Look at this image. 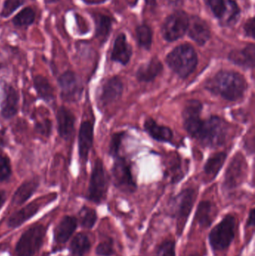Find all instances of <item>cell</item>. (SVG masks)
I'll return each mask as SVG.
<instances>
[{"mask_svg":"<svg viewBox=\"0 0 255 256\" xmlns=\"http://www.w3.org/2000/svg\"><path fill=\"white\" fill-rule=\"evenodd\" d=\"M206 88L226 100L236 102L244 97L247 82L241 74L223 70L207 81Z\"/></svg>","mask_w":255,"mask_h":256,"instance_id":"obj_1","label":"cell"},{"mask_svg":"<svg viewBox=\"0 0 255 256\" xmlns=\"http://www.w3.org/2000/svg\"><path fill=\"white\" fill-rule=\"evenodd\" d=\"M166 63L178 76L187 78L197 67V54L191 45H179L169 52L166 57Z\"/></svg>","mask_w":255,"mask_h":256,"instance_id":"obj_2","label":"cell"},{"mask_svg":"<svg viewBox=\"0 0 255 256\" xmlns=\"http://www.w3.org/2000/svg\"><path fill=\"white\" fill-rule=\"evenodd\" d=\"M227 123L218 116H211L202 120L199 132L195 138L208 147L217 148L226 142L227 137Z\"/></svg>","mask_w":255,"mask_h":256,"instance_id":"obj_3","label":"cell"},{"mask_svg":"<svg viewBox=\"0 0 255 256\" xmlns=\"http://www.w3.org/2000/svg\"><path fill=\"white\" fill-rule=\"evenodd\" d=\"M46 227L43 224H34L27 228L16 242V256H34L43 246Z\"/></svg>","mask_w":255,"mask_h":256,"instance_id":"obj_4","label":"cell"},{"mask_svg":"<svg viewBox=\"0 0 255 256\" xmlns=\"http://www.w3.org/2000/svg\"><path fill=\"white\" fill-rule=\"evenodd\" d=\"M237 221L235 216L229 214L217 224L209 234L211 248L215 251H222L229 248L235 238Z\"/></svg>","mask_w":255,"mask_h":256,"instance_id":"obj_5","label":"cell"},{"mask_svg":"<svg viewBox=\"0 0 255 256\" xmlns=\"http://www.w3.org/2000/svg\"><path fill=\"white\" fill-rule=\"evenodd\" d=\"M108 191V179L103 162L96 160L91 172L86 198L96 204H100L106 198Z\"/></svg>","mask_w":255,"mask_h":256,"instance_id":"obj_6","label":"cell"},{"mask_svg":"<svg viewBox=\"0 0 255 256\" xmlns=\"http://www.w3.org/2000/svg\"><path fill=\"white\" fill-rule=\"evenodd\" d=\"M196 200V194L194 190L188 188L183 190L172 201L174 214H175L174 216L178 220L177 234L179 236H181L183 230H184V226L191 213Z\"/></svg>","mask_w":255,"mask_h":256,"instance_id":"obj_7","label":"cell"},{"mask_svg":"<svg viewBox=\"0 0 255 256\" xmlns=\"http://www.w3.org/2000/svg\"><path fill=\"white\" fill-rule=\"evenodd\" d=\"M189 21L188 15L183 10L169 15L162 26V34L165 40L172 42L182 38L188 30Z\"/></svg>","mask_w":255,"mask_h":256,"instance_id":"obj_8","label":"cell"},{"mask_svg":"<svg viewBox=\"0 0 255 256\" xmlns=\"http://www.w3.org/2000/svg\"><path fill=\"white\" fill-rule=\"evenodd\" d=\"M112 178L115 186L122 192L132 194L136 190L131 168L124 158L117 156L112 168Z\"/></svg>","mask_w":255,"mask_h":256,"instance_id":"obj_9","label":"cell"},{"mask_svg":"<svg viewBox=\"0 0 255 256\" xmlns=\"http://www.w3.org/2000/svg\"><path fill=\"white\" fill-rule=\"evenodd\" d=\"M205 2L214 16L225 25H230L238 19L241 10L234 0H205Z\"/></svg>","mask_w":255,"mask_h":256,"instance_id":"obj_10","label":"cell"},{"mask_svg":"<svg viewBox=\"0 0 255 256\" xmlns=\"http://www.w3.org/2000/svg\"><path fill=\"white\" fill-rule=\"evenodd\" d=\"M61 97L64 102H75L80 98L82 88L77 75L71 70H67L58 79Z\"/></svg>","mask_w":255,"mask_h":256,"instance_id":"obj_11","label":"cell"},{"mask_svg":"<svg viewBox=\"0 0 255 256\" xmlns=\"http://www.w3.org/2000/svg\"><path fill=\"white\" fill-rule=\"evenodd\" d=\"M1 86L0 114L4 120H10L16 115L19 110V94L8 82H3Z\"/></svg>","mask_w":255,"mask_h":256,"instance_id":"obj_12","label":"cell"},{"mask_svg":"<svg viewBox=\"0 0 255 256\" xmlns=\"http://www.w3.org/2000/svg\"><path fill=\"white\" fill-rule=\"evenodd\" d=\"M247 172V164L245 158L241 154H237L231 162L226 174L225 184L229 189L236 188L241 184Z\"/></svg>","mask_w":255,"mask_h":256,"instance_id":"obj_13","label":"cell"},{"mask_svg":"<svg viewBox=\"0 0 255 256\" xmlns=\"http://www.w3.org/2000/svg\"><path fill=\"white\" fill-rule=\"evenodd\" d=\"M202 111V103L199 100H193L188 102L183 112L184 128L193 138L197 135L203 120L201 118Z\"/></svg>","mask_w":255,"mask_h":256,"instance_id":"obj_14","label":"cell"},{"mask_svg":"<svg viewBox=\"0 0 255 256\" xmlns=\"http://www.w3.org/2000/svg\"><path fill=\"white\" fill-rule=\"evenodd\" d=\"M123 90L122 81L119 78L114 76L106 80L101 86L99 92V103L101 106H106L116 102L121 98Z\"/></svg>","mask_w":255,"mask_h":256,"instance_id":"obj_15","label":"cell"},{"mask_svg":"<svg viewBox=\"0 0 255 256\" xmlns=\"http://www.w3.org/2000/svg\"><path fill=\"white\" fill-rule=\"evenodd\" d=\"M55 118L58 135L63 140H68L74 132L76 117L68 108L61 106L57 110Z\"/></svg>","mask_w":255,"mask_h":256,"instance_id":"obj_16","label":"cell"},{"mask_svg":"<svg viewBox=\"0 0 255 256\" xmlns=\"http://www.w3.org/2000/svg\"><path fill=\"white\" fill-rule=\"evenodd\" d=\"M94 141V126L90 121H84L81 123L78 135V148L79 158L83 162L88 160L90 150Z\"/></svg>","mask_w":255,"mask_h":256,"instance_id":"obj_17","label":"cell"},{"mask_svg":"<svg viewBox=\"0 0 255 256\" xmlns=\"http://www.w3.org/2000/svg\"><path fill=\"white\" fill-rule=\"evenodd\" d=\"M78 226L77 218L64 216L54 230V240L58 244L67 243L73 236Z\"/></svg>","mask_w":255,"mask_h":256,"instance_id":"obj_18","label":"cell"},{"mask_svg":"<svg viewBox=\"0 0 255 256\" xmlns=\"http://www.w3.org/2000/svg\"><path fill=\"white\" fill-rule=\"evenodd\" d=\"M40 209V204L37 201L26 204L20 210L12 214L7 220V226L11 230L19 228L22 224L35 216Z\"/></svg>","mask_w":255,"mask_h":256,"instance_id":"obj_19","label":"cell"},{"mask_svg":"<svg viewBox=\"0 0 255 256\" xmlns=\"http://www.w3.org/2000/svg\"><path fill=\"white\" fill-rule=\"evenodd\" d=\"M187 30H189V36L200 46L205 45L211 38L210 27L204 20L199 16H193L190 19Z\"/></svg>","mask_w":255,"mask_h":256,"instance_id":"obj_20","label":"cell"},{"mask_svg":"<svg viewBox=\"0 0 255 256\" xmlns=\"http://www.w3.org/2000/svg\"><path fill=\"white\" fill-rule=\"evenodd\" d=\"M133 50L131 46L127 42V38L124 33L117 36L113 45L111 58L113 61L121 63V64H127L130 62Z\"/></svg>","mask_w":255,"mask_h":256,"instance_id":"obj_21","label":"cell"},{"mask_svg":"<svg viewBox=\"0 0 255 256\" xmlns=\"http://www.w3.org/2000/svg\"><path fill=\"white\" fill-rule=\"evenodd\" d=\"M39 184L40 182L37 178L24 182L13 194L11 198L12 204L19 206L26 202L37 191Z\"/></svg>","mask_w":255,"mask_h":256,"instance_id":"obj_22","label":"cell"},{"mask_svg":"<svg viewBox=\"0 0 255 256\" xmlns=\"http://www.w3.org/2000/svg\"><path fill=\"white\" fill-rule=\"evenodd\" d=\"M255 48L253 44L248 45L243 50L232 51L229 60L241 67L253 68L255 66Z\"/></svg>","mask_w":255,"mask_h":256,"instance_id":"obj_23","label":"cell"},{"mask_svg":"<svg viewBox=\"0 0 255 256\" xmlns=\"http://www.w3.org/2000/svg\"><path fill=\"white\" fill-rule=\"evenodd\" d=\"M163 66L157 58H152L151 61L142 64L136 72V76L142 82H151L163 72Z\"/></svg>","mask_w":255,"mask_h":256,"instance_id":"obj_24","label":"cell"},{"mask_svg":"<svg viewBox=\"0 0 255 256\" xmlns=\"http://www.w3.org/2000/svg\"><path fill=\"white\" fill-rule=\"evenodd\" d=\"M33 84L34 90L40 99L48 104L55 100V90L47 78L42 75H37L33 80Z\"/></svg>","mask_w":255,"mask_h":256,"instance_id":"obj_25","label":"cell"},{"mask_svg":"<svg viewBox=\"0 0 255 256\" xmlns=\"http://www.w3.org/2000/svg\"><path fill=\"white\" fill-rule=\"evenodd\" d=\"M145 130L152 138L160 142H171L173 138V132L170 128L160 126L152 118H148L145 122Z\"/></svg>","mask_w":255,"mask_h":256,"instance_id":"obj_26","label":"cell"},{"mask_svg":"<svg viewBox=\"0 0 255 256\" xmlns=\"http://www.w3.org/2000/svg\"><path fill=\"white\" fill-rule=\"evenodd\" d=\"M91 248V240L86 234L78 233L72 239L69 250L70 256H85L89 252Z\"/></svg>","mask_w":255,"mask_h":256,"instance_id":"obj_27","label":"cell"},{"mask_svg":"<svg viewBox=\"0 0 255 256\" xmlns=\"http://www.w3.org/2000/svg\"><path fill=\"white\" fill-rule=\"evenodd\" d=\"M95 22V36L100 42H104L109 37L112 30V19L101 14L94 16Z\"/></svg>","mask_w":255,"mask_h":256,"instance_id":"obj_28","label":"cell"},{"mask_svg":"<svg viewBox=\"0 0 255 256\" xmlns=\"http://www.w3.org/2000/svg\"><path fill=\"white\" fill-rule=\"evenodd\" d=\"M213 204L211 202L203 201L199 204L196 214V220L201 227L208 228L212 224Z\"/></svg>","mask_w":255,"mask_h":256,"instance_id":"obj_29","label":"cell"},{"mask_svg":"<svg viewBox=\"0 0 255 256\" xmlns=\"http://www.w3.org/2000/svg\"><path fill=\"white\" fill-rule=\"evenodd\" d=\"M226 159V154L223 152L213 155L205 164V173L209 176H217L223 167Z\"/></svg>","mask_w":255,"mask_h":256,"instance_id":"obj_30","label":"cell"},{"mask_svg":"<svg viewBox=\"0 0 255 256\" xmlns=\"http://www.w3.org/2000/svg\"><path fill=\"white\" fill-rule=\"evenodd\" d=\"M79 224L81 226L87 230L94 228L97 220V212L94 209L84 206L79 212Z\"/></svg>","mask_w":255,"mask_h":256,"instance_id":"obj_31","label":"cell"},{"mask_svg":"<svg viewBox=\"0 0 255 256\" xmlns=\"http://www.w3.org/2000/svg\"><path fill=\"white\" fill-rule=\"evenodd\" d=\"M34 20L35 12L31 8L26 7L21 10L17 14L15 15L12 20V22L15 26H28L34 22Z\"/></svg>","mask_w":255,"mask_h":256,"instance_id":"obj_32","label":"cell"},{"mask_svg":"<svg viewBox=\"0 0 255 256\" xmlns=\"http://www.w3.org/2000/svg\"><path fill=\"white\" fill-rule=\"evenodd\" d=\"M138 42L142 48L149 50L152 44L153 32L148 26H139L136 30Z\"/></svg>","mask_w":255,"mask_h":256,"instance_id":"obj_33","label":"cell"},{"mask_svg":"<svg viewBox=\"0 0 255 256\" xmlns=\"http://www.w3.org/2000/svg\"><path fill=\"white\" fill-rule=\"evenodd\" d=\"M25 0H4L0 16L3 18L10 16L16 9L22 6Z\"/></svg>","mask_w":255,"mask_h":256,"instance_id":"obj_34","label":"cell"},{"mask_svg":"<svg viewBox=\"0 0 255 256\" xmlns=\"http://www.w3.org/2000/svg\"><path fill=\"white\" fill-rule=\"evenodd\" d=\"M12 174L11 164L8 156L0 154V182H5Z\"/></svg>","mask_w":255,"mask_h":256,"instance_id":"obj_35","label":"cell"},{"mask_svg":"<svg viewBox=\"0 0 255 256\" xmlns=\"http://www.w3.org/2000/svg\"><path fill=\"white\" fill-rule=\"evenodd\" d=\"M114 254L113 240L111 238L100 242L96 248V254L99 256H112Z\"/></svg>","mask_w":255,"mask_h":256,"instance_id":"obj_36","label":"cell"},{"mask_svg":"<svg viewBox=\"0 0 255 256\" xmlns=\"http://www.w3.org/2000/svg\"><path fill=\"white\" fill-rule=\"evenodd\" d=\"M34 130L37 134L45 137H49L52 130V123L49 118H43L42 121L34 123Z\"/></svg>","mask_w":255,"mask_h":256,"instance_id":"obj_37","label":"cell"},{"mask_svg":"<svg viewBox=\"0 0 255 256\" xmlns=\"http://www.w3.org/2000/svg\"><path fill=\"white\" fill-rule=\"evenodd\" d=\"M123 138H124L123 132H118V134H115L112 136L110 144H109V154L112 156H115V158L118 156V152H119Z\"/></svg>","mask_w":255,"mask_h":256,"instance_id":"obj_38","label":"cell"},{"mask_svg":"<svg viewBox=\"0 0 255 256\" xmlns=\"http://www.w3.org/2000/svg\"><path fill=\"white\" fill-rule=\"evenodd\" d=\"M157 256H176L175 242L166 240L163 242L159 248Z\"/></svg>","mask_w":255,"mask_h":256,"instance_id":"obj_39","label":"cell"},{"mask_svg":"<svg viewBox=\"0 0 255 256\" xmlns=\"http://www.w3.org/2000/svg\"><path fill=\"white\" fill-rule=\"evenodd\" d=\"M244 32L249 37L255 38V18L248 20L244 26Z\"/></svg>","mask_w":255,"mask_h":256,"instance_id":"obj_40","label":"cell"},{"mask_svg":"<svg viewBox=\"0 0 255 256\" xmlns=\"http://www.w3.org/2000/svg\"><path fill=\"white\" fill-rule=\"evenodd\" d=\"M255 224V209H252L250 213L248 219V226L251 227H254Z\"/></svg>","mask_w":255,"mask_h":256,"instance_id":"obj_41","label":"cell"},{"mask_svg":"<svg viewBox=\"0 0 255 256\" xmlns=\"http://www.w3.org/2000/svg\"><path fill=\"white\" fill-rule=\"evenodd\" d=\"M6 194L4 190H0V208L2 207L3 204L5 202Z\"/></svg>","mask_w":255,"mask_h":256,"instance_id":"obj_42","label":"cell"},{"mask_svg":"<svg viewBox=\"0 0 255 256\" xmlns=\"http://www.w3.org/2000/svg\"><path fill=\"white\" fill-rule=\"evenodd\" d=\"M5 140H4L3 136L1 135V134H0V152H1V150H2V149L4 148V147H5Z\"/></svg>","mask_w":255,"mask_h":256,"instance_id":"obj_43","label":"cell"},{"mask_svg":"<svg viewBox=\"0 0 255 256\" xmlns=\"http://www.w3.org/2000/svg\"><path fill=\"white\" fill-rule=\"evenodd\" d=\"M4 66V60H3L2 56H1V52H0V70Z\"/></svg>","mask_w":255,"mask_h":256,"instance_id":"obj_44","label":"cell"},{"mask_svg":"<svg viewBox=\"0 0 255 256\" xmlns=\"http://www.w3.org/2000/svg\"><path fill=\"white\" fill-rule=\"evenodd\" d=\"M58 1L59 0H44L45 3H46V4H52V3H55Z\"/></svg>","mask_w":255,"mask_h":256,"instance_id":"obj_45","label":"cell"},{"mask_svg":"<svg viewBox=\"0 0 255 256\" xmlns=\"http://www.w3.org/2000/svg\"><path fill=\"white\" fill-rule=\"evenodd\" d=\"M171 4H177L181 0H168Z\"/></svg>","mask_w":255,"mask_h":256,"instance_id":"obj_46","label":"cell"},{"mask_svg":"<svg viewBox=\"0 0 255 256\" xmlns=\"http://www.w3.org/2000/svg\"><path fill=\"white\" fill-rule=\"evenodd\" d=\"M199 256L196 255V254H194V255H192V256Z\"/></svg>","mask_w":255,"mask_h":256,"instance_id":"obj_47","label":"cell"}]
</instances>
